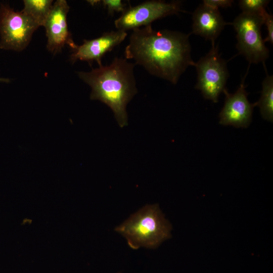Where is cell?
I'll use <instances>...</instances> for the list:
<instances>
[{
	"instance_id": "1",
	"label": "cell",
	"mask_w": 273,
	"mask_h": 273,
	"mask_svg": "<svg viewBox=\"0 0 273 273\" xmlns=\"http://www.w3.org/2000/svg\"><path fill=\"white\" fill-rule=\"evenodd\" d=\"M190 34L169 30H156L151 25L133 30L124 54L151 75L176 84L189 66L191 58Z\"/></svg>"
},
{
	"instance_id": "2",
	"label": "cell",
	"mask_w": 273,
	"mask_h": 273,
	"mask_svg": "<svg viewBox=\"0 0 273 273\" xmlns=\"http://www.w3.org/2000/svg\"><path fill=\"white\" fill-rule=\"evenodd\" d=\"M135 65L126 59L115 57L109 65L78 73L92 88L90 99L107 105L121 127L127 125L126 106L138 92L133 73Z\"/></svg>"
},
{
	"instance_id": "3",
	"label": "cell",
	"mask_w": 273,
	"mask_h": 273,
	"mask_svg": "<svg viewBox=\"0 0 273 273\" xmlns=\"http://www.w3.org/2000/svg\"><path fill=\"white\" fill-rule=\"evenodd\" d=\"M171 227L157 204L147 205L132 214L115 231L132 249L155 248L170 237Z\"/></svg>"
},
{
	"instance_id": "4",
	"label": "cell",
	"mask_w": 273,
	"mask_h": 273,
	"mask_svg": "<svg viewBox=\"0 0 273 273\" xmlns=\"http://www.w3.org/2000/svg\"><path fill=\"white\" fill-rule=\"evenodd\" d=\"M262 24L261 16L243 12L232 23L237 32L236 48L250 64H264L269 57V50L261 36Z\"/></svg>"
},
{
	"instance_id": "5",
	"label": "cell",
	"mask_w": 273,
	"mask_h": 273,
	"mask_svg": "<svg viewBox=\"0 0 273 273\" xmlns=\"http://www.w3.org/2000/svg\"><path fill=\"white\" fill-rule=\"evenodd\" d=\"M218 48L212 43L209 52L194 64L197 72L195 88L201 92L205 99L214 103L218 102L229 76L226 62L221 57Z\"/></svg>"
},
{
	"instance_id": "6",
	"label": "cell",
	"mask_w": 273,
	"mask_h": 273,
	"mask_svg": "<svg viewBox=\"0 0 273 273\" xmlns=\"http://www.w3.org/2000/svg\"><path fill=\"white\" fill-rule=\"evenodd\" d=\"M39 26L29 16L15 11L9 5H0V48L21 51L30 41Z\"/></svg>"
},
{
	"instance_id": "7",
	"label": "cell",
	"mask_w": 273,
	"mask_h": 273,
	"mask_svg": "<svg viewBox=\"0 0 273 273\" xmlns=\"http://www.w3.org/2000/svg\"><path fill=\"white\" fill-rule=\"evenodd\" d=\"M181 2L173 1H148L139 5L126 8L121 15L114 21L117 30L126 31L148 26L157 20L168 16L177 14L183 11Z\"/></svg>"
},
{
	"instance_id": "8",
	"label": "cell",
	"mask_w": 273,
	"mask_h": 273,
	"mask_svg": "<svg viewBox=\"0 0 273 273\" xmlns=\"http://www.w3.org/2000/svg\"><path fill=\"white\" fill-rule=\"evenodd\" d=\"M69 7L65 0H57L53 4L43 26L48 38L47 48L53 54L60 52L66 45L72 50L77 45L73 41L67 25Z\"/></svg>"
},
{
	"instance_id": "9",
	"label": "cell",
	"mask_w": 273,
	"mask_h": 273,
	"mask_svg": "<svg viewBox=\"0 0 273 273\" xmlns=\"http://www.w3.org/2000/svg\"><path fill=\"white\" fill-rule=\"evenodd\" d=\"M246 76L234 94L229 93L226 88L223 90L225 98L219 115L220 124L247 128L250 124L253 110L256 106L255 103H250L248 100V94L244 84Z\"/></svg>"
},
{
	"instance_id": "10",
	"label": "cell",
	"mask_w": 273,
	"mask_h": 273,
	"mask_svg": "<svg viewBox=\"0 0 273 273\" xmlns=\"http://www.w3.org/2000/svg\"><path fill=\"white\" fill-rule=\"evenodd\" d=\"M126 31L117 30L104 33L101 36L90 40H84L80 46H77L70 55V60L89 63L96 61L99 67L102 66V59L107 53L119 46L126 38Z\"/></svg>"
},
{
	"instance_id": "11",
	"label": "cell",
	"mask_w": 273,
	"mask_h": 273,
	"mask_svg": "<svg viewBox=\"0 0 273 273\" xmlns=\"http://www.w3.org/2000/svg\"><path fill=\"white\" fill-rule=\"evenodd\" d=\"M192 33L214 43L226 23L218 9L204 4L200 5L193 14Z\"/></svg>"
},
{
	"instance_id": "12",
	"label": "cell",
	"mask_w": 273,
	"mask_h": 273,
	"mask_svg": "<svg viewBox=\"0 0 273 273\" xmlns=\"http://www.w3.org/2000/svg\"><path fill=\"white\" fill-rule=\"evenodd\" d=\"M24 8L21 11L31 18L39 26L44 25L50 12L53 1L24 0Z\"/></svg>"
},
{
	"instance_id": "13",
	"label": "cell",
	"mask_w": 273,
	"mask_h": 273,
	"mask_svg": "<svg viewBox=\"0 0 273 273\" xmlns=\"http://www.w3.org/2000/svg\"><path fill=\"white\" fill-rule=\"evenodd\" d=\"M258 106L262 118L268 121H273V76L266 75L262 83L260 99L255 103Z\"/></svg>"
},
{
	"instance_id": "14",
	"label": "cell",
	"mask_w": 273,
	"mask_h": 273,
	"mask_svg": "<svg viewBox=\"0 0 273 273\" xmlns=\"http://www.w3.org/2000/svg\"><path fill=\"white\" fill-rule=\"evenodd\" d=\"M268 0H240L239 5L243 13L257 15L261 17L266 12Z\"/></svg>"
},
{
	"instance_id": "15",
	"label": "cell",
	"mask_w": 273,
	"mask_h": 273,
	"mask_svg": "<svg viewBox=\"0 0 273 273\" xmlns=\"http://www.w3.org/2000/svg\"><path fill=\"white\" fill-rule=\"evenodd\" d=\"M102 6L107 9L109 15H113L115 12L122 13L125 9L126 5L121 0H103L99 1Z\"/></svg>"
},
{
	"instance_id": "16",
	"label": "cell",
	"mask_w": 273,
	"mask_h": 273,
	"mask_svg": "<svg viewBox=\"0 0 273 273\" xmlns=\"http://www.w3.org/2000/svg\"><path fill=\"white\" fill-rule=\"evenodd\" d=\"M263 24L265 25L267 30V36L263 39L265 42L273 43V16L267 11L262 17Z\"/></svg>"
},
{
	"instance_id": "17",
	"label": "cell",
	"mask_w": 273,
	"mask_h": 273,
	"mask_svg": "<svg viewBox=\"0 0 273 273\" xmlns=\"http://www.w3.org/2000/svg\"><path fill=\"white\" fill-rule=\"evenodd\" d=\"M233 0H204L203 4L208 6L218 9L219 8H226L232 6Z\"/></svg>"
},
{
	"instance_id": "18",
	"label": "cell",
	"mask_w": 273,
	"mask_h": 273,
	"mask_svg": "<svg viewBox=\"0 0 273 273\" xmlns=\"http://www.w3.org/2000/svg\"><path fill=\"white\" fill-rule=\"evenodd\" d=\"M10 81V79L8 78L0 77V82H4L8 83V82H9Z\"/></svg>"
}]
</instances>
